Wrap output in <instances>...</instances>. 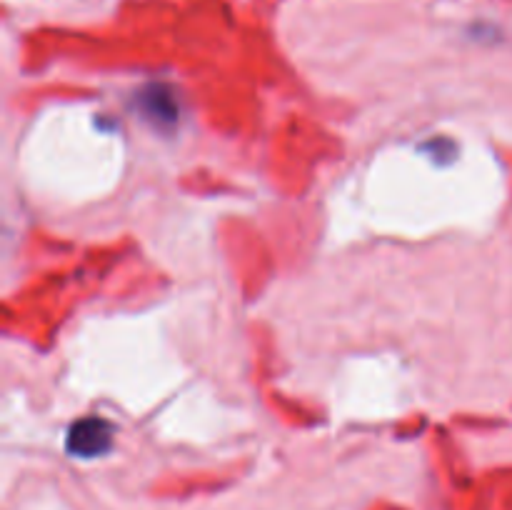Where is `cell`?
Segmentation results:
<instances>
[{
  "label": "cell",
  "instance_id": "cell-1",
  "mask_svg": "<svg viewBox=\"0 0 512 510\" xmlns=\"http://www.w3.org/2000/svg\"><path fill=\"white\" fill-rule=\"evenodd\" d=\"M113 425L103 418H83L78 423H73V428L68 430V440H65V448L75 458H100V455L108 453L113 448Z\"/></svg>",
  "mask_w": 512,
  "mask_h": 510
},
{
  "label": "cell",
  "instance_id": "cell-2",
  "mask_svg": "<svg viewBox=\"0 0 512 510\" xmlns=\"http://www.w3.org/2000/svg\"><path fill=\"white\" fill-rule=\"evenodd\" d=\"M143 103L145 108H148V115L155 120H175V103L173 98H170V93L165 88H160V85H155V88L145 90L143 93Z\"/></svg>",
  "mask_w": 512,
  "mask_h": 510
}]
</instances>
